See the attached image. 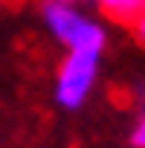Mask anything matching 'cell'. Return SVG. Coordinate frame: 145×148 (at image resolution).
I'll list each match as a JSON object with an SVG mask.
<instances>
[{
  "label": "cell",
  "mask_w": 145,
  "mask_h": 148,
  "mask_svg": "<svg viewBox=\"0 0 145 148\" xmlns=\"http://www.w3.org/2000/svg\"><path fill=\"white\" fill-rule=\"evenodd\" d=\"M44 21H47L49 32L61 44L70 47V52H84V49L102 52V47H105V29L67 3L47 0L44 3Z\"/></svg>",
  "instance_id": "6da1fadb"
},
{
  "label": "cell",
  "mask_w": 145,
  "mask_h": 148,
  "mask_svg": "<svg viewBox=\"0 0 145 148\" xmlns=\"http://www.w3.org/2000/svg\"><path fill=\"white\" fill-rule=\"evenodd\" d=\"M133 32H136V38H139V41H145V12L133 21Z\"/></svg>",
  "instance_id": "5b68a950"
},
{
  "label": "cell",
  "mask_w": 145,
  "mask_h": 148,
  "mask_svg": "<svg viewBox=\"0 0 145 148\" xmlns=\"http://www.w3.org/2000/svg\"><path fill=\"white\" fill-rule=\"evenodd\" d=\"M139 6H142V9H145V0H139Z\"/></svg>",
  "instance_id": "52a82bcc"
},
{
  "label": "cell",
  "mask_w": 145,
  "mask_h": 148,
  "mask_svg": "<svg viewBox=\"0 0 145 148\" xmlns=\"http://www.w3.org/2000/svg\"><path fill=\"white\" fill-rule=\"evenodd\" d=\"M131 145L133 148H145V110H142V116L136 119V125L131 131Z\"/></svg>",
  "instance_id": "277c9868"
},
{
  "label": "cell",
  "mask_w": 145,
  "mask_h": 148,
  "mask_svg": "<svg viewBox=\"0 0 145 148\" xmlns=\"http://www.w3.org/2000/svg\"><path fill=\"white\" fill-rule=\"evenodd\" d=\"M58 3H67V6H70V3H72V0H58Z\"/></svg>",
  "instance_id": "8992f818"
},
{
  "label": "cell",
  "mask_w": 145,
  "mask_h": 148,
  "mask_svg": "<svg viewBox=\"0 0 145 148\" xmlns=\"http://www.w3.org/2000/svg\"><path fill=\"white\" fill-rule=\"evenodd\" d=\"M99 70V52H70L61 61L58 79H55V102L67 110H76L84 105Z\"/></svg>",
  "instance_id": "7a4b0ae2"
},
{
  "label": "cell",
  "mask_w": 145,
  "mask_h": 148,
  "mask_svg": "<svg viewBox=\"0 0 145 148\" xmlns=\"http://www.w3.org/2000/svg\"><path fill=\"white\" fill-rule=\"evenodd\" d=\"M99 3L119 21H136L145 9L139 6V0H99Z\"/></svg>",
  "instance_id": "3957f363"
}]
</instances>
